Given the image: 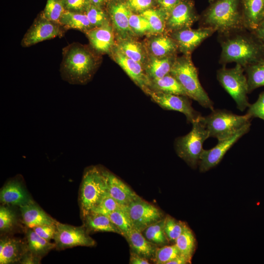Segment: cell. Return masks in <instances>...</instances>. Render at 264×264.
Instances as JSON below:
<instances>
[{
  "mask_svg": "<svg viewBox=\"0 0 264 264\" xmlns=\"http://www.w3.org/2000/svg\"><path fill=\"white\" fill-rule=\"evenodd\" d=\"M246 73L248 93L264 87V58L244 68Z\"/></svg>",
  "mask_w": 264,
  "mask_h": 264,
  "instance_id": "cell-33",
  "label": "cell"
},
{
  "mask_svg": "<svg viewBox=\"0 0 264 264\" xmlns=\"http://www.w3.org/2000/svg\"><path fill=\"white\" fill-rule=\"evenodd\" d=\"M149 22L151 33L163 34L166 30L167 17L158 8L152 7L140 13Z\"/></svg>",
  "mask_w": 264,
  "mask_h": 264,
  "instance_id": "cell-34",
  "label": "cell"
},
{
  "mask_svg": "<svg viewBox=\"0 0 264 264\" xmlns=\"http://www.w3.org/2000/svg\"><path fill=\"white\" fill-rule=\"evenodd\" d=\"M251 118L248 114H235L225 110L214 109L209 115L203 117L209 137L222 140L233 135L247 124Z\"/></svg>",
  "mask_w": 264,
  "mask_h": 264,
  "instance_id": "cell-7",
  "label": "cell"
},
{
  "mask_svg": "<svg viewBox=\"0 0 264 264\" xmlns=\"http://www.w3.org/2000/svg\"><path fill=\"white\" fill-rule=\"evenodd\" d=\"M32 229L39 236L50 242L54 238L56 232V223L38 226Z\"/></svg>",
  "mask_w": 264,
  "mask_h": 264,
  "instance_id": "cell-47",
  "label": "cell"
},
{
  "mask_svg": "<svg viewBox=\"0 0 264 264\" xmlns=\"http://www.w3.org/2000/svg\"><path fill=\"white\" fill-rule=\"evenodd\" d=\"M127 206L119 208L107 215L112 222L121 231L124 237L133 228L127 211Z\"/></svg>",
  "mask_w": 264,
  "mask_h": 264,
  "instance_id": "cell-36",
  "label": "cell"
},
{
  "mask_svg": "<svg viewBox=\"0 0 264 264\" xmlns=\"http://www.w3.org/2000/svg\"><path fill=\"white\" fill-rule=\"evenodd\" d=\"M252 32L258 38L264 46V22Z\"/></svg>",
  "mask_w": 264,
  "mask_h": 264,
  "instance_id": "cell-51",
  "label": "cell"
},
{
  "mask_svg": "<svg viewBox=\"0 0 264 264\" xmlns=\"http://www.w3.org/2000/svg\"><path fill=\"white\" fill-rule=\"evenodd\" d=\"M209 0V2L210 3H211V2H213V1H214L215 0Z\"/></svg>",
  "mask_w": 264,
  "mask_h": 264,
  "instance_id": "cell-54",
  "label": "cell"
},
{
  "mask_svg": "<svg viewBox=\"0 0 264 264\" xmlns=\"http://www.w3.org/2000/svg\"><path fill=\"white\" fill-rule=\"evenodd\" d=\"M17 223V217L15 212L8 207L0 206V230L1 232L11 231Z\"/></svg>",
  "mask_w": 264,
  "mask_h": 264,
  "instance_id": "cell-43",
  "label": "cell"
},
{
  "mask_svg": "<svg viewBox=\"0 0 264 264\" xmlns=\"http://www.w3.org/2000/svg\"><path fill=\"white\" fill-rule=\"evenodd\" d=\"M26 238L27 250L41 258L56 247L55 243H51L40 237L31 228H28L26 230Z\"/></svg>",
  "mask_w": 264,
  "mask_h": 264,
  "instance_id": "cell-31",
  "label": "cell"
},
{
  "mask_svg": "<svg viewBox=\"0 0 264 264\" xmlns=\"http://www.w3.org/2000/svg\"><path fill=\"white\" fill-rule=\"evenodd\" d=\"M130 27L135 36L151 33V27L148 20L141 14L131 12L129 19Z\"/></svg>",
  "mask_w": 264,
  "mask_h": 264,
  "instance_id": "cell-41",
  "label": "cell"
},
{
  "mask_svg": "<svg viewBox=\"0 0 264 264\" xmlns=\"http://www.w3.org/2000/svg\"><path fill=\"white\" fill-rule=\"evenodd\" d=\"M109 194L119 203L127 206L140 197L121 179L104 170Z\"/></svg>",
  "mask_w": 264,
  "mask_h": 264,
  "instance_id": "cell-20",
  "label": "cell"
},
{
  "mask_svg": "<svg viewBox=\"0 0 264 264\" xmlns=\"http://www.w3.org/2000/svg\"><path fill=\"white\" fill-rule=\"evenodd\" d=\"M245 28L250 32L264 22V0H240Z\"/></svg>",
  "mask_w": 264,
  "mask_h": 264,
  "instance_id": "cell-21",
  "label": "cell"
},
{
  "mask_svg": "<svg viewBox=\"0 0 264 264\" xmlns=\"http://www.w3.org/2000/svg\"><path fill=\"white\" fill-rule=\"evenodd\" d=\"M148 50L150 56L164 58L176 55L178 48L176 41L170 36L160 34L148 40Z\"/></svg>",
  "mask_w": 264,
  "mask_h": 264,
  "instance_id": "cell-22",
  "label": "cell"
},
{
  "mask_svg": "<svg viewBox=\"0 0 264 264\" xmlns=\"http://www.w3.org/2000/svg\"><path fill=\"white\" fill-rule=\"evenodd\" d=\"M18 239L5 237L0 240V264H9L19 262L27 250Z\"/></svg>",
  "mask_w": 264,
  "mask_h": 264,
  "instance_id": "cell-25",
  "label": "cell"
},
{
  "mask_svg": "<svg viewBox=\"0 0 264 264\" xmlns=\"http://www.w3.org/2000/svg\"><path fill=\"white\" fill-rule=\"evenodd\" d=\"M59 23L66 30L75 29L84 33L93 28L87 15L83 12L66 11Z\"/></svg>",
  "mask_w": 264,
  "mask_h": 264,
  "instance_id": "cell-30",
  "label": "cell"
},
{
  "mask_svg": "<svg viewBox=\"0 0 264 264\" xmlns=\"http://www.w3.org/2000/svg\"><path fill=\"white\" fill-rule=\"evenodd\" d=\"M41 258L27 250L22 255L19 262L23 264H37L40 263Z\"/></svg>",
  "mask_w": 264,
  "mask_h": 264,
  "instance_id": "cell-49",
  "label": "cell"
},
{
  "mask_svg": "<svg viewBox=\"0 0 264 264\" xmlns=\"http://www.w3.org/2000/svg\"><path fill=\"white\" fill-rule=\"evenodd\" d=\"M90 4L105 8L107 4L110 0H88Z\"/></svg>",
  "mask_w": 264,
  "mask_h": 264,
  "instance_id": "cell-53",
  "label": "cell"
},
{
  "mask_svg": "<svg viewBox=\"0 0 264 264\" xmlns=\"http://www.w3.org/2000/svg\"><path fill=\"white\" fill-rule=\"evenodd\" d=\"M199 18L192 0H180L169 14L166 23V30L172 33L190 28Z\"/></svg>",
  "mask_w": 264,
  "mask_h": 264,
  "instance_id": "cell-15",
  "label": "cell"
},
{
  "mask_svg": "<svg viewBox=\"0 0 264 264\" xmlns=\"http://www.w3.org/2000/svg\"><path fill=\"white\" fill-rule=\"evenodd\" d=\"M85 34L92 48L98 54H110L115 45V35L110 21L100 27H94Z\"/></svg>",
  "mask_w": 264,
  "mask_h": 264,
  "instance_id": "cell-18",
  "label": "cell"
},
{
  "mask_svg": "<svg viewBox=\"0 0 264 264\" xmlns=\"http://www.w3.org/2000/svg\"><path fill=\"white\" fill-rule=\"evenodd\" d=\"M215 32L209 27H200L198 29L190 27L172 32L170 36L176 43L179 51L183 55H191L201 43Z\"/></svg>",
  "mask_w": 264,
  "mask_h": 264,
  "instance_id": "cell-16",
  "label": "cell"
},
{
  "mask_svg": "<svg viewBox=\"0 0 264 264\" xmlns=\"http://www.w3.org/2000/svg\"><path fill=\"white\" fill-rule=\"evenodd\" d=\"M116 46L127 57L139 63L144 66L147 59L146 49L143 45L133 38L116 40Z\"/></svg>",
  "mask_w": 264,
  "mask_h": 264,
  "instance_id": "cell-28",
  "label": "cell"
},
{
  "mask_svg": "<svg viewBox=\"0 0 264 264\" xmlns=\"http://www.w3.org/2000/svg\"><path fill=\"white\" fill-rule=\"evenodd\" d=\"M170 73L179 83L188 97L206 109H214L213 102L200 83L191 55L176 57Z\"/></svg>",
  "mask_w": 264,
  "mask_h": 264,
  "instance_id": "cell-4",
  "label": "cell"
},
{
  "mask_svg": "<svg viewBox=\"0 0 264 264\" xmlns=\"http://www.w3.org/2000/svg\"><path fill=\"white\" fill-rule=\"evenodd\" d=\"M180 0H155L157 8L162 11L167 19L173 9L179 2Z\"/></svg>",
  "mask_w": 264,
  "mask_h": 264,
  "instance_id": "cell-48",
  "label": "cell"
},
{
  "mask_svg": "<svg viewBox=\"0 0 264 264\" xmlns=\"http://www.w3.org/2000/svg\"><path fill=\"white\" fill-rule=\"evenodd\" d=\"M126 209L133 228L140 232L165 217L159 208L140 197L131 202Z\"/></svg>",
  "mask_w": 264,
  "mask_h": 264,
  "instance_id": "cell-11",
  "label": "cell"
},
{
  "mask_svg": "<svg viewBox=\"0 0 264 264\" xmlns=\"http://www.w3.org/2000/svg\"><path fill=\"white\" fill-rule=\"evenodd\" d=\"M251 123L243 126L233 135L222 140L209 150L203 149L198 163L199 171L204 173L216 166L221 160L227 152L250 129Z\"/></svg>",
  "mask_w": 264,
  "mask_h": 264,
  "instance_id": "cell-13",
  "label": "cell"
},
{
  "mask_svg": "<svg viewBox=\"0 0 264 264\" xmlns=\"http://www.w3.org/2000/svg\"><path fill=\"white\" fill-rule=\"evenodd\" d=\"M66 11L85 13L90 4L88 0H63Z\"/></svg>",
  "mask_w": 264,
  "mask_h": 264,
  "instance_id": "cell-46",
  "label": "cell"
},
{
  "mask_svg": "<svg viewBox=\"0 0 264 264\" xmlns=\"http://www.w3.org/2000/svg\"><path fill=\"white\" fill-rule=\"evenodd\" d=\"M220 63L235 62L243 68L264 58V46L258 38L246 29L220 36Z\"/></svg>",
  "mask_w": 264,
  "mask_h": 264,
  "instance_id": "cell-1",
  "label": "cell"
},
{
  "mask_svg": "<svg viewBox=\"0 0 264 264\" xmlns=\"http://www.w3.org/2000/svg\"><path fill=\"white\" fill-rule=\"evenodd\" d=\"M0 200L4 204L20 207L33 201L18 178L10 180L4 185L0 190Z\"/></svg>",
  "mask_w": 264,
  "mask_h": 264,
  "instance_id": "cell-19",
  "label": "cell"
},
{
  "mask_svg": "<svg viewBox=\"0 0 264 264\" xmlns=\"http://www.w3.org/2000/svg\"><path fill=\"white\" fill-rule=\"evenodd\" d=\"M176 58V55L164 58L149 56L144 65L147 76L149 79H154L169 74Z\"/></svg>",
  "mask_w": 264,
  "mask_h": 264,
  "instance_id": "cell-26",
  "label": "cell"
},
{
  "mask_svg": "<svg viewBox=\"0 0 264 264\" xmlns=\"http://www.w3.org/2000/svg\"><path fill=\"white\" fill-rule=\"evenodd\" d=\"M83 217L84 226L88 232H113L123 236L121 231L106 215L90 212Z\"/></svg>",
  "mask_w": 264,
  "mask_h": 264,
  "instance_id": "cell-27",
  "label": "cell"
},
{
  "mask_svg": "<svg viewBox=\"0 0 264 264\" xmlns=\"http://www.w3.org/2000/svg\"><path fill=\"white\" fill-rule=\"evenodd\" d=\"M124 206L125 205L119 203L108 192L90 212L107 216Z\"/></svg>",
  "mask_w": 264,
  "mask_h": 264,
  "instance_id": "cell-42",
  "label": "cell"
},
{
  "mask_svg": "<svg viewBox=\"0 0 264 264\" xmlns=\"http://www.w3.org/2000/svg\"><path fill=\"white\" fill-rule=\"evenodd\" d=\"M149 88L154 91L188 96L179 83L170 73L160 78L150 79Z\"/></svg>",
  "mask_w": 264,
  "mask_h": 264,
  "instance_id": "cell-29",
  "label": "cell"
},
{
  "mask_svg": "<svg viewBox=\"0 0 264 264\" xmlns=\"http://www.w3.org/2000/svg\"><path fill=\"white\" fill-rule=\"evenodd\" d=\"M20 211L23 222L28 228L54 224L57 222L34 201L20 207Z\"/></svg>",
  "mask_w": 264,
  "mask_h": 264,
  "instance_id": "cell-23",
  "label": "cell"
},
{
  "mask_svg": "<svg viewBox=\"0 0 264 264\" xmlns=\"http://www.w3.org/2000/svg\"><path fill=\"white\" fill-rule=\"evenodd\" d=\"M129 263L131 264H149L150 263L149 259L131 251Z\"/></svg>",
  "mask_w": 264,
  "mask_h": 264,
  "instance_id": "cell-50",
  "label": "cell"
},
{
  "mask_svg": "<svg viewBox=\"0 0 264 264\" xmlns=\"http://www.w3.org/2000/svg\"><path fill=\"white\" fill-rule=\"evenodd\" d=\"M190 264L188 261L181 254L176 258L169 261L167 264Z\"/></svg>",
  "mask_w": 264,
  "mask_h": 264,
  "instance_id": "cell-52",
  "label": "cell"
},
{
  "mask_svg": "<svg viewBox=\"0 0 264 264\" xmlns=\"http://www.w3.org/2000/svg\"><path fill=\"white\" fill-rule=\"evenodd\" d=\"M127 4L132 12L140 14L154 7L155 0H126Z\"/></svg>",
  "mask_w": 264,
  "mask_h": 264,
  "instance_id": "cell-45",
  "label": "cell"
},
{
  "mask_svg": "<svg viewBox=\"0 0 264 264\" xmlns=\"http://www.w3.org/2000/svg\"><path fill=\"white\" fill-rule=\"evenodd\" d=\"M112 59L123 69L133 82L146 93L150 89V79L147 76L144 66L141 64L127 57L115 45L110 53Z\"/></svg>",
  "mask_w": 264,
  "mask_h": 264,
  "instance_id": "cell-17",
  "label": "cell"
},
{
  "mask_svg": "<svg viewBox=\"0 0 264 264\" xmlns=\"http://www.w3.org/2000/svg\"><path fill=\"white\" fill-rule=\"evenodd\" d=\"M180 255L176 244L157 247L153 262L156 264H167Z\"/></svg>",
  "mask_w": 264,
  "mask_h": 264,
  "instance_id": "cell-40",
  "label": "cell"
},
{
  "mask_svg": "<svg viewBox=\"0 0 264 264\" xmlns=\"http://www.w3.org/2000/svg\"><path fill=\"white\" fill-rule=\"evenodd\" d=\"M146 94L163 109L182 113L190 123H192L202 117L200 113L192 107L189 97L187 96L156 92L151 89Z\"/></svg>",
  "mask_w": 264,
  "mask_h": 264,
  "instance_id": "cell-12",
  "label": "cell"
},
{
  "mask_svg": "<svg viewBox=\"0 0 264 264\" xmlns=\"http://www.w3.org/2000/svg\"><path fill=\"white\" fill-rule=\"evenodd\" d=\"M175 243L180 254L191 264L196 249V240L193 231L187 225L186 226L181 235L176 239Z\"/></svg>",
  "mask_w": 264,
  "mask_h": 264,
  "instance_id": "cell-32",
  "label": "cell"
},
{
  "mask_svg": "<svg viewBox=\"0 0 264 264\" xmlns=\"http://www.w3.org/2000/svg\"><path fill=\"white\" fill-rule=\"evenodd\" d=\"M113 28L116 40L133 38L129 19L132 11L126 0H110L105 7Z\"/></svg>",
  "mask_w": 264,
  "mask_h": 264,
  "instance_id": "cell-14",
  "label": "cell"
},
{
  "mask_svg": "<svg viewBox=\"0 0 264 264\" xmlns=\"http://www.w3.org/2000/svg\"><path fill=\"white\" fill-rule=\"evenodd\" d=\"M165 217L146 228L142 232L150 242L158 246H164L169 243L164 229Z\"/></svg>",
  "mask_w": 264,
  "mask_h": 264,
  "instance_id": "cell-35",
  "label": "cell"
},
{
  "mask_svg": "<svg viewBox=\"0 0 264 264\" xmlns=\"http://www.w3.org/2000/svg\"><path fill=\"white\" fill-rule=\"evenodd\" d=\"M247 114L251 117L259 118L264 121V91L262 92L257 101L250 104Z\"/></svg>",
  "mask_w": 264,
  "mask_h": 264,
  "instance_id": "cell-44",
  "label": "cell"
},
{
  "mask_svg": "<svg viewBox=\"0 0 264 264\" xmlns=\"http://www.w3.org/2000/svg\"><path fill=\"white\" fill-rule=\"evenodd\" d=\"M131 251L153 261L157 246L148 241L140 232L133 228L125 237Z\"/></svg>",
  "mask_w": 264,
  "mask_h": 264,
  "instance_id": "cell-24",
  "label": "cell"
},
{
  "mask_svg": "<svg viewBox=\"0 0 264 264\" xmlns=\"http://www.w3.org/2000/svg\"><path fill=\"white\" fill-rule=\"evenodd\" d=\"M87 45L73 43L63 49L60 74L65 81L73 85H85L92 78L100 58Z\"/></svg>",
  "mask_w": 264,
  "mask_h": 264,
  "instance_id": "cell-2",
  "label": "cell"
},
{
  "mask_svg": "<svg viewBox=\"0 0 264 264\" xmlns=\"http://www.w3.org/2000/svg\"><path fill=\"white\" fill-rule=\"evenodd\" d=\"M66 11L63 0H47L45 8L40 14L47 20L59 23Z\"/></svg>",
  "mask_w": 264,
  "mask_h": 264,
  "instance_id": "cell-38",
  "label": "cell"
},
{
  "mask_svg": "<svg viewBox=\"0 0 264 264\" xmlns=\"http://www.w3.org/2000/svg\"><path fill=\"white\" fill-rule=\"evenodd\" d=\"M200 27H209L220 36L246 29L240 0H215L203 12Z\"/></svg>",
  "mask_w": 264,
  "mask_h": 264,
  "instance_id": "cell-3",
  "label": "cell"
},
{
  "mask_svg": "<svg viewBox=\"0 0 264 264\" xmlns=\"http://www.w3.org/2000/svg\"><path fill=\"white\" fill-rule=\"evenodd\" d=\"M88 233L84 225L74 226L57 221L53 238L55 248L63 250L78 246H94L96 242Z\"/></svg>",
  "mask_w": 264,
  "mask_h": 264,
  "instance_id": "cell-9",
  "label": "cell"
},
{
  "mask_svg": "<svg viewBox=\"0 0 264 264\" xmlns=\"http://www.w3.org/2000/svg\"><path fill=\"white\" fill-rule=\"evenodd\" d=\"M244 71V68L242 66L236 64L235 67L231 68L223 66L217 73L218 81L235 101L238 109L242 111L250 105L247 97V80Z\"/></svg>",
  "mask_w": 264,
  "mask_h": 264,
  "instance_id": "cell-8",
  "label": "cell"
},
{
  "mask_svg": "<svg viewBox=\"0 0 264 264\" xmlns=\"http://www.w3.org/2000/svg\"><path fill=\"white\" fill-rule=\"evenodd\" d=\"M108 193L104 170L90 166L84 172L80 191V204L83 216L89 213Z\"/></svg>",
  "mask_w": 264,
  "mask_h": 264,
  "instance_id": "cell-5",
  "label": "cell"
},
{
  "mask_svg": "<svg viewBox=\"0 0 264 264\" xmlns=\"http://www.w3.org/2000/svg\"><path fill=\"white\" fill-rule=\"evenodd\" d=\"M191 131L176 139L175 146L178 156L192 168L198 165L204 142L209 137L203 116L192 123Z\"/></svg>",
  "mask_w": 264,
  "mask_h": 264,
  "instance_id": "cell-6",
  "label": "cell"
},
{
  "mask_svg": "<svg viewBox=\"0 0 264 264\" xmlns=\"http://www.w3.org/2000/svg\"><path fill=\"white\" fill-rule=\"evenodd\" d=\"M85 13L93 28L100 27L110 21L105 8L90 4Z\"/></svg>",
  "mask_w": 264,
  "mask_h": 264,
  "instance_id": "cell-39",
  "label": "cell"
},
{
  "mask_svg": "<svg viewBox=\"0 0 264 264\" xmlns=\"http://www.w3.org/2000/svg\"><path fill=\"white\" fill-rule=\"evenodd\" d=\"M187 224L184 222L167 215L165 217L164 229L169 242H175L181 235Z\"/></svg>",
  "mask_w": 264,
  "mask_h": 264,
  "instance_id": "cell-37",
  "label": "cell"
},
{
  "mask_svg": "<svg viewBox=\"0 0 264 264\" xmlns=\"http://www.w3.org/2000/svg\"><path fill=\"white\" fill-rule=\"evenodd\" d=\"M65 30L59 23L47 20L40 14L24 34L21 45L29 47L44 41L61 37Z\"/></svg>",
  "mask_w": 264,
  "mask_h": 264,
  "instance_id": "cell-10",
  "label": "cell"
}]
</instances>
